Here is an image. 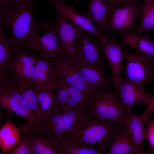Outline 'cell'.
I'll return each instance as SVG.
<instances>
[{
  "instance_id": "2",
  "label": "cell",
  "mask_w": 154,
  "mask_h": 154,
  "mask_svg": "<svg viewBox=\"0 0 154 154\" xmlns=\"http://www.w3.org/2000/svg\"><path fill=\"white\" fill-rule=\"evenodd\" d=\"M35 2L10 4L0 10V25L10 28L18 49L24 48L31 37L51 25L48 22L37 23L32 21Z\"/></svg>"
},
{
  "instance_id": "25",
  "label": "cell",
  "mask_w": 154,
  "mask_h": 154,
  "mask_svg": "<svg viewBox=\"0 0 154 154\" xmlns=\"http://www.w3.org/2000/svg\"><path fill=\"white\" fill-rule=\"evenodd\" d=\"M17 80L18 89L31 113L35 118L36 123V121L41 115L37 92L31 84Z\"/></svg>"
},
{
  "instance_id": "23",
  "label": "cell",
  "mask_w": 154,
  "mask_h": 154,
  "mask_svg": "<svg viewBox=\"0 0 154 154\" xmlns=\"http://www.w3.org/2000/svg\"><path fill=\"white\" fill-rule=\"evenodd\" d=\"M121 32L122 45L133 47L145 54L154 56V43L148 34L141 37L127 30Z\"/></svg>"
},
{
  "instance_id": "30",
  "label": "cell",
  "mask_w": 154,
  "mask_h": 154,
  "mask_svg": "<svg viewBox=\"0 0 154 154\" xmlns=\"http://www.w3.org/2000/svg\"><path fill=\"white\" fill-rule=\"evenodd\" d=\"M18 130L6 135L0 140V146L2 152L6 154L19 142L20 134Z\"/></svg>"
},
{
  "instance_id": "5",
  "label": "cell",
  "mask_w": 154,
  "mask_h": 154,
  "mask_svg": "<svg viewBox=\"0 0 154 154\" xmlns=\"http://www.w3.org/2000/svg\"><path fill=\"white\" fill-rule=\"evenodd\" d=\"M88 105L90 112L96 117L119 125L123 124L129 114L122 106L119 93L109 87L95 94L90 99Z\"/></svg>"
},
{
  "instance_id": "7",
  "label": "cell",
  "mask_w": 154,
  "mask_h": 154,
  "mask_svg": "<svg viewBox=\"0 0 154 154\" xmlns=\"http://www.w3.org/2000/svg\"><path fill=\"white\" fill-rule=\"evenodd\" d=\"M116 6L110 19L105 26L108 32L121 31L133 28L137 18L140 15L141 5L137 0H123Z\"/></svg>"
},
{
  "instance_id": "35",
  "label": "cell",
  "mask_w": 154,
  "mask_h": 154,
  "mask_svg": "<svg viewBox=\"0 0 154 154\" xmlns=\"http://www.w3.org/2000/svg\"><path fill=\"white\" fill-rule=\"evenodd\" d=\"M109 0L112 3V0Z\"/></svg>"
},
{
  "instance_id": "11",
  "label": "cell",
  "mask_w": 154,
  "mask_h": 154,
  "mask_svg": "<svg viewBox=\"0 0 154 154\" xmlns=\"http://www.w3.org/2000/svg\"><path fill=\"white\" fill-rule=\"evenodd\" d=\"M57 13L58 20L54 26L58 37L60 57H68L74 62L76 60L75 42L77 37L78 27Z\"/></svg>"
},
{
  "instance_id": "15",
  "label": "cell",
  "mask_w": 154,
  "mask_h": 154,
  "mask_svg": "<svg viewBox=\"0 0 154 154\" xmlns=\"http://www.w3.org/2000/svg\"><path fill=\"white\" fill-rule=\"evenodd\" d=\"M9 66V70L13 71L18 80L31 84V79L36 65L38 57L26 51V49H18L17 52Z\"/></svg>"
},
{
  "instance_id": "3",
  "label": "cell",
  "mask_w": 154,
  "mask_h": 154,
  "mask_svg": "<svg viewBox=\"0 0 154 154\" xmlns=\"http://www.w3.org/2000/svg\"><path fill=\"white\" fill-rule=\"evenodd\" d=\"M86 112V108H66L53 104L37 121V130L44 139H67L74 126Z\"/></svg>"
},
{
  "instance_id": "18",
  "label": "cell",
  "mask_w": 154,
  "mask_h": 154,
  "mask_svg": "<svg viewBox=\"0 0 154 154\" xmlns=\"http://www.w3.org/2000/svg\"><path fill=\"white\" fill-rule=\"evenodd\" d=\"M56 75L55 59L38 57L32 76V85L35 88H42L54 81Z\"/></svg>"
},
{
  "instance_id": "14",
  "label": "cell",
  "mask_w": 154,
  "mask_h": 154,
  "mask_svg": "<svg viewBox=\"0 0 154 154\" xmlns=\"http://www.w3.org/2000/svg\"><path fill=\"white\" fill-rule=\"evenodd\" d=\"M122 45L121 43L116 41L114 39H108L102 45V49L112 71V77L109 79L110 82L114 86L116 92L119 91L124 79L121 74L123 69L122 61L123 58Z\"/></svg>"
},
{
  "instance_id": "12",
  "label": "cell",
  "mask_w": 154,
  "mask_h": 154,
  "mask_svg": "<svg viewBox=\"0 0 154 154\" xmlns=\"http://www.w3.org/2000/svg\"><path fill=\"white\" fill-rule=\"evenodd\" d=\"M78 43L75 45L76 60L81 63L102 68V61L96 43L78 27Z\"/></svg>"
},
{
  "instance_id": "28",
  "label": "cell",
  "mask_w": 154,
  "mask_h": 154,
  "mask_svg": "<svg viewBox=\"0 0 154 154\" xmlns=\"http://www.w3.org/2000/svg\"><path fill=\"white\" fill-rule=\"evenodd\" d=\"M55 80L41 88H35L37 94L41 115L48 111L54 104Z\"/></svg>"
},
{
  "instance_id": "16",
  "label": "cell",
  "mask_w": 154,
  "mask_h": 154,
  "mask_svg": "<svg viewBox=\"0 0 154 154\" xmlns=\"http://www.w3.org/2000/svg\"><path fill=\"white\" fill-rule=\"evenodd\" d=\"M57 12L72 22L81 29L91 33L98 38L101 45L108 40V36L104 35L98 31L94 27L92 23L85 16L79 14L68 5L64 4L62 0H51Z\"/></svg>"
},
{
  "instance_id": "32",
  "label": "cell",
  "mask_w": 154,
  "mask_h": 154,
  "mask_svg": "<svg viewBox=\"0 0 154 154\" xmlns=\"http://www.w3.org/2000/svg\"><path fill=\"white\" fill-rule=\"evenodd\" d=\"M35 0H0V10L3 9L8 4L14 3L35 1Z\"/></svg>"
},
{
  "instance_id": "20",
  "label": "cell",
  "mask_w": 154,
  "mask_h": 154,
  "mask_svg": "<svg viewBox=\"0 0 154 154\" xmlns=\"http://www.w3.org/2000/svg\"><path fill=\"white\" fill-rule=\"evenodd\" d=\"M74 62L86 82L97 92L109 87L110 80L108 79L102 68L87 65L77 61Z\"/></svg>"
},
{
  "instance_id": "24",
  "label": "cell",
  "mask_w": 154,
  "mask_h": 154,
  "mask_svg": "<svg viewBox=\"0 0 154 154\" xmlns=\"http://www.w3.org/2000/svg\"><path fill=\"white\" fill-rule=\"evenodd\" d=\"M28 130L31 139L32 154H56L55 140H47L44 139L34 127Z\"/></svg>"
},
{
  "instance_id": "29",
  "label": "cell",
  "mask_w": 154,
  "mask_h": 154,
  "mask_svg": "<svg viewBox=\"0 0 154 154\" xmlns=\"http://www.w3.org/2000/svg\"><path fill=\"white\" fill-rule=\"evenodd\" d=\"M20 139L16 147L10 154H32L31 139L28 130L20 134Z\"/></svg>"
},
{
  "instance_id": "6",
  "label": "cell",
  "mask_w": 154,
  "mask_h": 154,
  "mask_svg": "<svg viewBox=\"0 0 154 154\" xmlns=\"http://www.w3.org/2000/svg\"><path fill=\"white\" fill-rule=\"evenodd\" d=\"M126 60V80L145 85L154 81V62L152 56L140 51L123 52Z\"/></svg>"
},
{
  "instance_id": "1",
  "label": "cell",
  "mask_w": 154,
  "mask_h": 154,
  "mask_svg": "<svg viewBox=\"0 0 154 154\" xmlns=\"http://www.w3.org/2000/svg\"><path fill=\"white\" fill-rule=\"evenodd\" d=\"M119 126L99 119L86 111L73 127L66 140L76 145L96 146L106 154Z\"/></svg>"
},
{
  "instance_id": "19",
  "label": "cell",
  "mask_w": 154,
  "mask_h": 154,
  "mask_svg": "<svg viewBox=\"0 0 154 154\" xmlns=\"http://www.w3.org/2000/svg\"><path fill=\"white\" fill-rule=\"evenodd\" d=\"M89 9L84 16L99 28L106 26L108 18H110L116 6L109 0H88Z\"/></svg>"
},
{
  "instance_id": "21",
  "label": "cell",
  "mask_w": 154,
  "mask_h": 154,
  "mask_svg": "<svg viewBox=\"0 0 154 154\" xmlns=\"http://www.w3.org/2000/svg\"><path fill=\"white\" fill-rule=\"evenodd\" d=\"M4 28L0 25V74L9 71V65L18 50L12 36L4 34Z\"/></svg>"
},
{
  "instance_id": "31",
  "label": "cell",
  "mask_w": 154,
  "mask_h": 154,
  "mask_svg": "<svg viewBox=\"0 0 154 154\" xmlns=\"http://www.w3.org/2000/svg\"><path fill=\"white\" fill-rule=\"evenodd\" d=\"M147 121V127H146L145 137L147 138L150 144L149 148V153H154V119L150 117Z\"/></svg>"
},
{
  "instance_id": "33",
  "label": "cell",
  "mask_w": 154,
  "mask_h": 154,
  "mask_svg": "<svg viewBox=\"0 0 154 154\" xmlns=\"http://www.w3.org/2000/svg\"><path fill=\"white\" fill-rule=\"evenodd\" d=\"M154 111V95L150 103L147 106L145 111L142 114L147 121L151 114Z\"/></svg>"
},
{
  "instance_id": "26",
  "label": "cell",
  "mask_w": 154,
  "mask_h": 154,
  "mask_svg": "<svg viewBox=\"0 0 154 154\" xmlns=\"http://www.w3.org/2000/svg\"><path fill=\"white\" fill-rule=\"evenodd\" d=\"M105 154L100 149L89 146L78 145L65 140L57 141L56 154Z\"/></svg>"
},
{
  "instance_id": "10",
  "label": "cell",
  "mask_w": 154,
  "mask_h": 154,
  "mask_svg": "<svg viewBox=\"0 0 154 154\" xmlns=\"http://www.w3.org/2000/svg\"><path fill=\"white\" fill-rule=\"evenodd\" d=\"M57 76L90 98L97 92L86 82L74 62L67 57L55 59Z\"/></svg>"
},
{
  "instance_id": "8",
  "label": "cell",
  "mask_w": 154,
  "mask_h": 154,
  "mask_svg": "<svg viewBox=\"0 0 154 154\" xmlns=\"http://www.w3.org/2000/svg\"><path fill=\"white\" fill-rule=\"evenodd\" d=\"M42 32L43 34L40 37L36 35L31 37L25 43L24 48L31 49L44 58L60 57L59 42L55 27H47Z\"/></svg>"
},
{
  "instance_id": "34",
  "label": "cell",
  "mask_w": 154,
  "mask_h": 154,
  "mask_svg": "<svg viewBox=\"0 0 154 154\" xmlns=\"http://www.w3.org/2000/svg\"><path fill=\"white\" fill-rule=\"evenodd\" d=\"M123 0H112V3L114 5H115Z\"/></svg>"
},
{
  "instance_id": "13",
  "label": "cell",
  "mask_w": 154,
  "mask_h": 154,
  "mask_svg": "<svg viewBox=\"0 0 154 154\" xmlns=\"http://www.w3.org/2000/svg\"><path fill=\"white\" fill-rule=\"evenodd\" d=\"M143 85L128 80L124 77L119 90L120 101L129 114L133 113L132 107L137 104L147 106L151 102L154 95L145 90Z\"/></svg>"
},
{
  "instance_id": "4",
  "label": "cell",
  "mask_w": 154,
  "mask_h": 154,
  "mask_svg": "<svg viewBox=\"0 0 154 154\" xmlns=\"http://www.w3.org/2000/svg\"><path fill=\"white\" fill-rule=\"evenodd\" d=\"M0 105L6 111L26 120L27 123L21 126L23 129L34 127L37 129L35 119L18 89L17 80L10 70L0 74Z\"/></svg>"
},
{
  "instance_id": "27",
  "label": "cell",
  "mask_w": 154,
  "mask_h": 154,
  "mask_svg": "<svg viewBox=\"0 0 154 154\" xmlns=\"http://www.w3.org/2000/svg\"><path fill=\"white\" fill-rule=\"evenodd\" d=\"M141 20L137 30V34H141L148 30L154 29V1L144 0L141 5Z\"/></svg>"
},
{
  "instance_id": "17",
  "label": "cell",
  "mask_w": 154,
  "mask_h": 154,
  "mask_svg": "<svg viewBox=\"0 0 154 154\" xmlns=\"http://www.w3.org/2000/svg\"><path fill=\"white\" fill-rule=\"evenodd\" d=\"M147 121L141 114L137 116L133 112L129 114L121 125L126 129L131 141L135 146L137 153L149 154L143 149V144L145 137L146 127L145 124Z\"/></svg>"
},
{
  "instance_id": "9",
  "label": "cell",
  "mask_w": 154,
  "mask_h": 154,
  "mask_svg": "<svg viewBox=\"0 0 154 154\" xmlns=\"http://www.w3.org/2000/svg\"><path fill=\"white\" fill-rule=\"evenodd\" d=\"M55 91L53 104L63 108H86L90 99L80 90L61 79L56 73Z\"/></svg>"
},
{
  "instance_id": "22",
  "label": "cell",
  "mask_w": 154,
  "mask_h": 154,
  "mask_svg": "<svg viewBox=\"0 0 154 154\" xmlns=\"http://www.w3.org/2000/svg\"><path fill=\"white\" fill-rule=\"evenodd\" d=\"M137 153L125 128L120 125L107 151L106 154Z\"/></svg>"
}]
</instances>
